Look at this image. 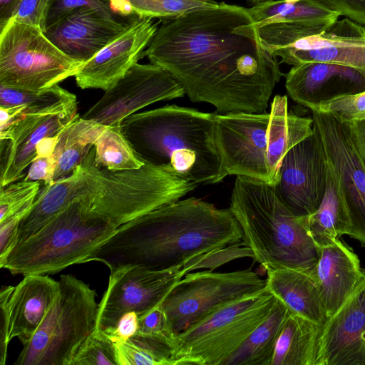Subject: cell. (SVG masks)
Listing matches in <instances>:
<instances>
[{
	"label": "cell",
	"instance_id": "6da1fadb",
	"mask_svg": "<svg viewBox=\"0 0 365 365\" xmlns=\"http://www.w3.org/2000/svg\"><path fill=\"white\" fill-rule=\"evenodd\" d=\"M145 56L220 114L264 113L284 76L248 9L225 2L162 20Z\"/></svg>",
	"mask_w": 365,
	"mask_h": 365
},
{
	"label": "cell",
	"instance_id": "7a4b0ae2",
	"mask_svg": "<svg viewBox=\"0 0 365 365\" xmlns=\"http://www.w3.org/2000/svg\"><path fill=\"white\" fill-rule=\"evenodd\" d=\"M243 240L229 208L196 197L178 200L118 227L85 261L110 271L124 265L167 269L187 264Z\"/></svg>",
	"mask_w": 365,
	"mask_h": 365
},
{
	"label": "cell",
	"instance_id": "3957f363",
	"mask_svg": "<svg viewBox=\"0 0 365 365\" xmlns=\"http://www.w3.org/2000/svg\"><path fill=\"white\" fill-rule=\"evenodd\" d=\"M144 163L197 184L227 176L215 140V113L175 104L133 113L120 125Z\"/></svg>",
	"mask_w": 365,
	"mask_h": 365
},
{
	"label": "cell",
	"instance_id": "277c9868",
	"mask_svg": "<svg viewBox=\"0 0 365 365\" xmlns=\"http://www.w3.org/2000/svg\"><path fill=\"white\" fill-rule=\"evenodd\" d=\"M314 131L312 116L289 110L287 96H276L269 113H215V140L227 175L273 185L287 153Z\"/></svg>",
	"mask_w": 365,
	"mask_h": 365
},
{
	"label": "cell",
	"instance_id": "5b68a950",
	"mask_svg": "<svg viewBox=\"0 0 365 365\" xmlns=\"http://www.w3.org/2000/svg\"><path fill=\"white\" fill-rule=\"evenodd\" d=\"M230 209L241 226L244 245L266 271L289 268L311 272L319 250L307 228V216L294 213L273 185L237 176Z\"/></svg>",
	"mask_w": 365,
	"mask_h": 365
},
{
	"label": "cell",
	"instance_id": "8992f818",
	"mask_svg": "<svg viewBox=\"0 0 365 365\" xmlns=\"http://www.w3.org/2000/svg\"><path fill=\"white\" fill-rule=\"evenodd\" d=\"M117 228L109 217L75 200L15 245L1 268L24 276L58 272L84 263Z\"/></svg>",
	"mask_w": 365,
	"mask_h": 365
},
{
	"label": "cell",
	"instance_id": "52a82bcc",
	"mask_svg": "<svg viewBox=\"0 0 365 365\" xmlns=\"http://www.w3.org/2000/svg\"><path fill=\"white\" fill-rule=\"evenodd\" d=\"M59 290L42 322L24 344L14 365H72L95 332L96 292L72 274L61 275Z\"/></svg>",
	"mask_w": 365,
	"mask_h": 365
},
{
	"label": "cell",
	"instance_id": "ba28073f",
	"mask_svg": "<svg viewBox=\"0 0 365 365\" xmlns=\"http://www.w3.org/2000/svg\"><path fill=\"white\" fill-rule=\"evenodd\" d=\"M276 301L267 289L228 304L175 334L173 365H222L267 318Z\"/></svg>",
	"mask_w": 365,
	"mask_h": 365
},
{
	"label": "cell",
	"instance_id": "9c48e42d",
	"mask_svg": "<svg viewBox=\"0 0 365 365\" xmlns=\"http://www.w3.org/2000/svg\"><path fill=\"white\" fill-rule=\"evenodd\" d=\"M198 184L145 163L138 169L98 170V187L88 205L117 227L180 200Z\"/></svg>",
	"mask_w": 365,
	"mask_h": 365
},
{
	"label": "cell",
	"instance_id": "30bf717a",
	"mask_svg": "<svg viewBox=\"0 0 365 365\" xmlns=\"http://www.w3.org/2000/svg\"><path fill=\"white\" fill-rule=\"evenodd\" d=\"M83 64L37 27L11 19L0 29V85L39 91L75 76Z\"/></svg>",
	"mask_w": 365,
	"mask_h": 365
},
{
	"label": "cell",
	"instance_id": "8fae6325",
	"mask_svg": "<svg viewBox=\"0 0 365 365\" xmlns=\"http://www.w3.org/2000/svg\"><path fill=\"white\" fill-rule=\"evenodd\" d=\"M267 289V281L251 269L230 272L187 273L160 304L174 334L197 323L217 309Z\"/></svg>",
	"mask_w": 365,
	"mask_h": 365
},
{
	"label": "cell",
	"instance_id": "7c38bea8",
	"mask_svg": "<svg viewBox=\"0 0 365 365\" xmlns=\"http://www.w3.org/2000/svg\"><path fill=\"white\" fill-rule=\"evenodd\" d=\"M107 289L98 304L96 331L113 329L125 313L138 318L159 306L176 283L186 274L182 266L151 269L140 265H124L110 271Z\"/></svg>",
	"mask_w": 365,
	"mask_h": 365
},
{
	"label": "cell",
	"instance_id": "4fadbf2b",
	"mask_svg": "<svg viewBox=\"0 0 365 365\" xmlns=\"http://www.w3.org/2000/svg\"><path fill=\"white\" fill-rule=\"evenodd\" d=\"M185 94L181 86L160 67L136 63L82 118L105 126H119L125 118L150 104Z\"/></svg>",
	"mask_w": 365,
	"mask_h": 365
},
{
	"label": "cell",
	"instance_id": "5bb4252c",
	"mask_svg": "<svg viewBox=\"0 0 365 365\" xmlns=\"http://www.w3.org/2000/svg\"><path fill=\"white\" fill-rule=\"evenodd\" d=\"M311 112L327 164L346 202L351 222L349 235L365 247V168L347 125L330 115L315 110Z\"/></svg>",
	"mask_w": 365,
	"mask_h": 365
},
{
	"label": "cell",
	"instance_id": "9a60e30c",
	"mask_svg": "<svg viewBox=\"0 0 365 365\" xmlns=\"http://www.w3.org/2000/svg\"><path fill=\"white\" fill-rule=\"evenodd\" d=\"M314 133L285 155L274 190L294 213L308 216L324 197L327 184L326 158L314 126Z\"/></svg>",
	"mask_w": 365,
	"mask_h": 365
},
{
	"label": "cell",
	"instance_id": "2e32d148",
	"mask_svg": "<svg viewBox=\"0 0 365 365\" xmlns=\"http://www.w3.org/2000/svg\"><path fill=\"white\" fill-rule=\"evenodd\" d=\"M272 53L292 66L327 62L356 69L365 77V27L344 18L317 35L302 37Z\"/></svg>",
	"mask_w": 365,
	"mask_h": 365
},
{
	"label": "cell",
	"instance_id": "e0dca14e",
	"mask_svg": "<svg viewBox=\"0 0 365 365\" xmlns=\"http://www.w3.org/2000/svg\"><path fill=\"white\" fill-rule=\"evenodd\" d=\"M158 24L136 16L116 38L84 63L75 75L78 87L108 89L145 56Z\"/></svg>",
	"mask_w": 365,
	"mask_h": 365
},
{
	"label": "cell",
	"instance_id": "ac0fdd59",
	"mask_svg": "<svg viewBox=\"0 0 365 365\" xmlns=\"http://www.w3.org/2000/svg\"><path fill=\"white\" fill-rule=\"evenodd\" d=\"M136 16H112L93 8L82 7L43 33L65 54L86 63L121 34Z\"/></svg>",
	"mask_w": 365,
	"mask_h": 365
},
{
	"label": "cell",
	"instance_id": "d6986e66",
	"mask_svg": "<svg viewBox=\"0 0 365 365\" xmlns=\"http://www.w3.org/2000/svg\"><path fill=\"white\" fill-rule=\"evenodd\" d=\"M79 117L77 108L45 114L24 115L0 131L1 175L3 187L24 176L36 156V146L46 137L58 135Z\"/></svg>",
	"mask_w": 365,
	"mask_h": 365
},
{
	"label": "cell",
	"instance_id": "ffe728a7",
	"mask_svg": "<svg viewBox=\"0 0 365 365\" xmlns=\"http://www.w3.org/2000/svg\"><path fill=\"white\" fill-rule=\"evenodd\" d=\"M318 365H365V279L323 326Z\"/></svg>",
	"mask_w": 365,
	"mask_h": 365
},
{
	"label": "cell",
	"instance_id": "44dd1931",
	"mask_svg": "<svg viewBox=\"0 0 365 365\" xmlns=\"http://www.w3.org/2000/svg\"><path fill=\"white\" fill-rule=\"evenodd\" d=\"M99 168L95 163L93 147L70 175L45 185L21 221L15 245L38 231L50 218L73 200L80 199L88 202L98 187Z\"/></svg>",
	"mask_w": 365,
	"mask_h": 365
},
{
	"label": "cell",
	"instance_id": "7402d4cb",
	"mask_svg": "<svg viewBox=\"0 0 365 365\" xmlns=\"http://www.w3.org/2000/svg\"><path fill=\"white\" fill-rule=\"evenodd\" d=\"M284 76L289 96L309 109L338 95L365 91V77L361 73L336 63H304L292 66Z\"/></svg>",
	"mask_w": 365,
	"mask_h": 365
},
{
	"label": "cell",
	"instance_id": "603a6c76",
	"mask_svg": "<svg viewBox=\"0 0 365 365\" xmlns=\"http://www.w3.org/2000/svg\"><path fill=\"white\" fill-rule=\"evenodd\" d=\"M319 250L318 261L310 273L329 319L365 279V272L361 269L357 255L339 240Z\"/></svg>",
	"mask_w": 365,
	"mask_h": 365
},
{
	"label": "cell",
	"instance_id": "cb8c5ba5",
	"mask_svg": "<svg viewBox=\"0 0 365 365\" xmlns=\"http://www.w3.org/2000/svg\"><path fill=\"white\" fill-rule=\"evenodd\" d=\"M59 290L58 281L46 274H29L14 287L10 299V340L26 342L42 322Z\"/></svg>",
	"mask_w": 365,
	"mask_h": 365
},
{
	"label": "cell",
	"instance_id": "d4e9b609",
	"mask_svg": "<svg viewBox=\"0 0 365 365\" xmlns=\"http://www.w3.org/2000/svg\"><path fill=\"white\" fill-rule=\"evenodd\" d=\"M267 287L292 312L324 325L328 318L310 272L289 268L267 271Z\"/></svg>",
	"mask_w": 365,
	"mask_h": 365
},
{
	"label": "cell",
	"instance_id": "484cf974",
	"mask_svg": "<svg viewBox=\"0 0 365 365\" xmlns=\"http://www.w3.org/2000/svg\"><path fill=\"white\" fill-rule=\"evenodd\" d=\"M323 326L291 312L278 338L272 365H318Z\"/></svg>",
	"mask_w": 365,
	"mask_h": 365
},
{
	"label": "cell",
	"instance_id": "4316f807",
	"mask_svg": "<svg viewBox=\"0 0 365 365\" xmlns=\"http://www.w3.org/2000/svg\"><path fill=\"white\" fill-rule=\"evenodd\" d=\"M326 190L317 210L307 216L309 234L318 248L328 246L342 235H349L351 222L338 182L327 162Z\"/></svg>",
	"mask_w": 365,
	"mask_h": 365
},
{
	"label": "cell",
	"instance_id": "83f0119b",
	"mask_svg": "<svg viewBox=\"0 0 365 365\" xmlns=\"http://www.w3.org/2000/svg\"><path fill=\"white\" fill-rule=\"evenodd\" d=\"M291 311L277 299L272 311L222 365H272L276 344Z\"/></svg>",
	"mask_w": 365,
	"mask_h": 365
},
{
	"label": "cell",
	"instance_id": "f1b7e54d",
	"mask_svg": "<svg viewBox=\"0 0 365 365\" xmlns=\"http://www.w3.org/2000/svg\"><path fill=\"white\" fill-rule=\"evenodd\" d=\"M105 128L78 117L62 130L53 154L56 160L54 180L70 175L81 163Z\"/></svg>",
	"mask_w": 365,
	"mask_h": 365
},
{
	"label": "cell",
	"instance_id": "f546056e",
	"mask_svg": "<svg viewBox=\"0 0 365 365\" xmlns=\"http://www.w3.org/2000/svg\"><path fill=\"white\" fill-rule=\"evenodd\" d=\"M248 11L257 25L272 22H292L311 25L324 29L339 19L338 14L307 0L288 3L270 0L255 4Z\"/></svg>",
	"mask_w": 365,
	"mask_h": 365
},
{
	"label": "cell",
	"instance_id": "4dcf8cb0",
	"mask_svg": "<svg viewBox=\"0 0 365 365\" xmlns=\"http://www.w3.org/2000/svg\"><path fill=\"white\" fill-rule=\"evenodd\" d=\"M173 339L137 332L125 341L113 343L117 365H173Z\"/></svg>",
	"mask_w": 365,
	"mask_h": 365
},
{
	"label": "cell",
	"instance_id": "1f68e13d",
	"mask_svg": "<svg viewBox=\"0 0 365 365\" xmlns=\"http://www.w3.org/2000/svg\"><path fill=\"white\" fill-rule=\"evenodd\" d=\"M22 106L24 115L45 114L77 108L76 96L58 84L30 91L0 85V107Z\"/></svg>",
	"mask_w": 365,
	"mask_h": 365
},
{
	"label": "cell",
	"instance_id": "d6a6232c",
	"mask_svg": "<svg viewBox=\"0 0 365 365\" xmlns=\"http://www.w3.org/2000/svg\"><path fill=\"white\" fill-rule=\"evenodd\" d=\"M220 4L214 0H110V6L116 14L162 20L195 11L215 9Z\"/></svg>",
	"mask_w": 365,
	"mask_h": 365
},
{
	"label": "cell",
	"instance_id": "836d02e7",
	"mask_svg": "<svg viewBox=\"0 0 365 365\" xmlns=\"http://www.w3.org/2000/svg\"><path fill=\"white\" fill-rule=\"evenodd\" d=\"M95 163L111 171L140 168L144 165L119 126H106L94 143Z\"/></svg>",
	"mask_w": 365,
	"mask_h": 365
},
{
	"label": "cell",
	"instance_id": "e575fe53",
	"mask_svg": "<svg viewBox=\"0 0 365 365\" xmlns=\"http://www.w3.org/2000/svg\"><path fill=\"white\" fill-rule=\"evenodd\" d=\"M331 115L342 123L365 119V91L345 93L321 101L310 109Z\"/></svg>",
	"mask_w": 365,
	"mask_h": 365
},
{
	"label": "cell",
	"instance_id": "d590c367",
	"mask_svg": "<svg viewBox=\"0 0 365 365\" xmlns=\"http://www.w3.org/2000/svg\"><path fill=\"white\" fill-rule=\"evenodd\" d=\"M39 181L11 182L0 190V222L34 201L39 192Z\"/></svg>",
	"mask_w": 365,
	"mask_h": 365
},
{
	"label": "cell",
	"instance_id": "8d00e7d4",
	"mask_svg": "<svg viewBox=\"0 0 365 365\" xmlns=\"http://www.w3.org/2000/svg\"><path fill=\"white\" fill-rule=\"evenodd\" d=\"M72 365H117L113 342L103 334H93L76 354Z\"/></svg>",
	"mask_w": 365,
	"mask_h": 365
},
{
	"label": "cell",
	"instance_id": "74e56055",
	"mask_svg": "<svg viewBox=\"0 0 365 365\" xmlns=\"http://www.w3.org/2000/svg\"><path fill=\"white\" fill-rule=\"evenodd\" d=\"M82 7L93 8L112 16L120 15L113 11L108 0H48L45 31L72 11Z\"/></svg>",
	"mask_w": 365,
	"mask_h": 365
},
{
	"label": "cell",
	"instance_id": "f35d334b",
	"mask_svg": "<svg viewBox=\"0 0 365 365\" xmlns=\"http://www.w3.org/2000/svg\"><path fill=\"white\" fill-rule=\"evenodd\" d=\"M34 200L0 222V267L3 265L8 255L14 247L19 224L31 208Z\"/></svg>",
	"mask_w": 365,
	"mask_h": 365
},
{
	"label": "cell",
	"instance_id": "ab89813d",
	"mask_svg": "<svg viewBox=\"0 0 365 365\" xmlns=\"http://www.w3.org/2000/svg\"><path fill=\"white\" fill-rule=\"evenodd\" d=\"M47 9L48 0H20L11 19L44 32Z\"/></svg>",
	"mask_w": 365,
	"mask_h": 365
},
{
	"label": "cell",
	"instance_id": "60d3db41",
	"mask_svg": "<svg viewBox=\"0 0 365 365\" xmlns=\"http://www.w3.org/2000/svg\"><path fill=\"white\" fill-rule=\"evenodd\" d=\"M365 26V0H307Z\"/></svg>",
	"mask_w": 365,
	"mask_h": 365
},
{
	"label": "cell",
	"instance_id": "b9f144b4",
	"mask_svg": "<svg viewBox=\"0 0 365 365\" xmlns=\"http://www.w3.org/2000/svg\"><path fill=\"white\" fill-rule=\"evenodd\" d=\"M14 287L2 286L0 291V365H4L10 342L11 307L10 299Z\"/></svg>",
	"mask_w": 365,
	"mask_h": 365
},
{
	"label": "cell",
	"instance_id": "7bdbcfd3",
	"mask_svg": "<svg viewBox=\"0 0 365 365\" xmlns=\"http://www.w3.org/2000/svg\"><path fill=\"white\" fill-rule=\"evenodd\" d=\"M137 332L146 334H165L170 336H174L175 334L168 324L160 304L138 318V330Z\"/></svg>",
	"mask_w": 365,
	"mask_h": 365
},
{
	"label": "cell",
	"instance_id": "ee69618b",
	"mask_svg": "<svg viewBox=\"0 0 365 365\" xmlns=\"http://www.w3.org/2000/svg\"><path fill=\"white\" fill-rule=\"evenodd\" d=\"M56 160L53 155L48 157H36L31 163L25 180L43 181L47 185L53 181Z\"/></svg>",
	"mask_w": 365,
	"mask_h": 365
},
{
	"label": "cell",
	"instance_id": "f6af8a7d",
	"mask_svg": "<svg viewBox=\"0 0 365 365\" xmlns=\"http://www.w3.org/2000/svg\"><path fill=\"white\" fill-rule=\"evenodd\" d=\"M138 330V316L135 312L124 314L118 320L115 327L103 334L113 343L123 342L135 335Z\"/></svg>",
	"mask_w": 365,
	"mask_h": 365
},
{
	"label": "cell",
	"instance_id": "bcb514c9",
	"mask_svg": "<svg viewBox=\"0 0 365 365\" xmlns=\"http://www.w3.org/2000/svg\"><path fill=\"white\" fill-rule=\"evenodd\" d=\"M350 132L352 142L365 168V119L345 123Z\"/></svg>",
	"mask_w": 365,
	"mask_h": 365
},
{
	"label": "cell",
	"instance_id": "7dc6e473",
	"mask_svg": "<svg viewBox=\"0 0 365 365\" xmlns=\"http://www.w3.org/2000/svg\"><path fill=\"white\" fill-rule=\"evenodd\" d=\"M20 0H0V29L13 17Z\"/></svg>",
	"mask_w": 365,
	"mask_h": 365
},
{
	"label": "cell",
	"instance_id": "c3c4849f",
	"mask_svg": "<svg viewBox=\"0 0 365 365\" xmlns=\"http://www.w3.org/2000/svg\"><path fill=\"white\" fill-rule=\"evenodd\" d=\"M59 135L42 139L36 146V157H48L52 155L56 147Z\"/></svg>",
	"mask_w": 365,
	"mask_h": 365
},
{
	"label": "cell",
	"instance_id": "681fc988",
	"mask_svg": "<svg viewBox=\"0 0 365 365\" xmlns=\"http://www.w3.org/2000/svg\"><path fill=\"white\" fill-rule=\"evenodd\" d=\"M247 1H250L252 4H254L255 5V4H257L259 3L264 2V1H270V0H247Z\"/></svg>",
	"mask_w": 365,
	"mask_h": 365
},
{
	"label": "cell",
	"instance_id": "f907efd6",
	"mask_svg": "<svg viewBox=\"0 0 365 365\" xmlns=\"http://www.w3.org/2000/svg\"><path fill=\"white\" fill-rule=\"evenodd\" d=\"M286 2H288V3H291V4H293V3H297L298 1H300L302 0H284Z\"/></svg>",
	"mask_w": 365,
	"mask_h": 365
},
{
	"label": "cell",
	"instance_id": "816d5d0a",
	"mask_svg": "<svg viewBox=\"0 0 365 365\" xmlns=\"http://www.w3.org/2000/svg\"><path fill=\"white\" fill-rule=\"evenodd\" d=\"M110 2V0H108Z\"/></svg>",
	"mask_w": 365,
	"mask_h": 365
}]
</instances>
